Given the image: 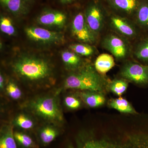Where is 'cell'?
Listing matches in <instances>:
<instances>
[{"label": "cell", "instance_id": "1", "mask_svg": "<svg viewBox=\"0 0 148 148\" xmlns=\"http://www.w3.org/2000/svg\"><path fill=\"white\" fill-rule=\"evenodd\" d=\"M11 66L16 76L29 84H47L53 78V66L42 56L21 54L13 60Z\"/></svg>", "mask_w": 148, "mask_h": 148}, {"label": "cell", "instance_id": "2", "mask_svg": "<svg viewBox=\"0 0 148 148\" xmlns=\"http://www.w3.org/2000/svg\"><path fill=\"white\" fill-rule=\"evenodd\" d=\"M110 82L98 73L94 66L85 64L71 71L66 78L64 86L66 89L92 91L104 93L108 89Z\"/></svg>", "mask_w": 148, "mask_h": 148}, {"label": "cell", "instance_id": "3", "mask_svg": "<svg viewBox=\"0 0 148 148\" xmlns=\"http://www.w3.org/2000/svg\"><path fill=\"white\" fill-rule=\"evenodd\" d=\"M29 108L32 113L43 120L52 123H61L64 120L58 100L54 96L38 97L29 102Z\"/></svg>", "mask_w": 148, "mask_h": 148}, {"label": "cell", "instance_id": "4", "mask_svg": "<svg viewBox=\"0 0 148 148\" xmlns=\"http://www.w3.org/2000/svg\"><path fill=\"white\" fill-rule=\"evenodd\" d=\"M84 8L88 27L99 37L107 24L108 9L103 0H87L84 5Z\"/></svg>", "mask_w": 148, "mask_h": 148}, {"label": "cell", "instance_id": "5", "mask_svg": "<svg viewBox=\"0 0 148 148\" xmlns=\"http://www.w3.org/2000/svg\"><path fill=\"white\" fill-rule=\"evenodd\" d=\"M109 11L107 23L112 32L129 41L137 40L143 34L132 20Z\"/></svg>", "mask_w": 148, "mask_h": 148}, {"label": "cell", "instance_id": "6", "mask_svg": "<svg viewBox=\"0 0 148 148\" xmlns=\"http://www.w3.org/2000/svg\"><path fill=\"white\" fill-rule=\"evenodd\" d=\"M73 14L71 32L75 38L81 42L94 44L98 37L91 31L88 25L85 16L84 5L77 6Z\"/></svg>", "mask_w": 148, "mask_h": 148}, {"label": "cell", "instance_id": "7", "mask_svg": "<svg viewBox=\"0 0 148 148\" xmlns=\"http://www.w3.org/2000/svg\"><path fill=\"white\" fill-rule=\"evenodd\" d=\"M101 45L118 61H126L132 55V47L130 41L113 32L103 37Z\"/></svg>", "mask_w": 148, "mask_h": 148}, {"label": "cell", "instance_id": "8", "mask_svg": "<svg viewBox=\"0 0 148 148\" xmlns=\"http://www.w3.org/2000/svg\"><path fill=\"white\" fill-rule=\"evenodd\" d=\"M120 76L137 85L148 87V66L126 60L121 68Z\"/></svg>", "mask_w": 148, "mask_h": 148}, {"label": "cell", "instance_id": "9", "mask_svg": "<svg viewBox=\"0 0 148 148\" xmlns=\"http://www.w3.org/2000/svg\"><path fill=\"white\" fill-rule=\"evenodd\" d=\"M69 14L64 10L44 8L37 15L36 21L40 25L53 29H61L66 25Z\"/></svg>", "mask_w": 148, "mask_h": 148}, {"label": "cell", "instance_id": "10", "mask_svg": "<svg viewBox=\"0 0 148 148\" xmlns=\"http://www.w3.org/2000/svg\"><path fill=\"white\" fill-rule=\"evenodd\" d=\"M25 32L29 39L39 44H58L64 41V36L60 32L51 31L41 27H27Z\"/></svg>", "mask_w": 148, "mask_h": 148}, {"label": "cell", "instance_id": "11", "mask_svg": "<svg viewBox=\"0 0 148 148\" xmlns=\"http://www.w3.org/2000/svg\"><path fill=\"white\" fill-rule=\"evenodd\" d=\"M5 11L16 18L25 17L34 8L36 0H0Z\"/></svg>", "mask_w": 148, "mask_h": 148}, {"label": "cell", "instance_id": "12", "mask_svg": "<svg viewBox=\"0 0 148 148\" xmlns=\"http://www.w3.org/2000/svg\"><path fill=\"white\" fill-rule=\"evenodd\" d=\"M108 9L114 13L133 21L142 0H103Z\"/></svg>", "mask_w": 148, "mask_h": 148}, {"label": "cell", "instance_id": "13", "mask_svg": "<svg viewBox=\"0 0 148 148\" xmlns=\"http://www.w3.org/2000/svg\"><path fill=\"white\" fill-rule=\"evenodd\" d=\"M132 55L135 61L148 66V33H143L136 40L132 47Z\"/></svg>", "mask_w": 148, "mask_h": 148}, {"label": "cell", "instance_id": "14", "mask_svg": "<svg viewBox=\"0 0 148 148\" xmlns=\"http://www.w3.org/2000/svg\"><path fill=\"white\" fill-rule=\"evenodd\" d=\"M133 21L143 33H148V0H142Z\"/></svg>", "mask_w": 148, "mask_h": 148}, {"label": "cell", "instance_id": "15", "mask_svg": "<svg viewBox=\"0 0 148 148\" xmlns=\"http://www.w3.org/2000/svg\"><path fill=\"white\" fill-rule=\"evenodd\" d=\"M80 98L88 107L96 108L105 104L106 98L104 93L92 91H82L79 93Z\"/></svg>", "mask_w": 148, "mask_h": 148}, {"label": "cell", "instance_id": "16", "mask_svg": "<svg viewBox=\"0 0 148 148\" xmlns=\"http://www.w3.org/2000/svg\"><path fill=\"white\" fill-rule=\"evenodd\" d=\"M61 58L66 68L71 71L79 69L85 64L80 56L71 50L63 51Z\"/></svg>", "mask_w": 148, "mask_h": 148}, {"label": "cell", "instance_id": "17", "mask_svg": "<svg viewBox=\"0 0 148 148\" xmlns=\"http://www.w3.org/2000/svg\"><path fill=\"white\" fill-rule=\"evenodd\" d=\"M115 66L113 56L108 53H102L95 60L94 67L97 71L104 75Z\"/></svg>", "mask_w": 148, "mask_h": 148}, {"label": "cell", "instance_id": "18", "mask_svg": "<svg viewBox=\"0 0 148 148\" xmlns=\"http://www.w3.org/2000/svg\"><path fill=\"white\" fill-rule=\"evenodd\" d=\"M109 106L111 108L115 109L123 113L135 114L138 112L127 100L121 97L112 99L109 101Z\"/></svg>", "mask_w": 148, "mask_h": 148}, {"label": "cell", "instance_id": "19", "mask_svg": "<svg viewBox=\"0 0 148 148\" xmlns=\"http://www.w3.org/2000/svg\"><path fill=\"white\" fill-rule=\"evenodd\" d=\"M0 148H17L12 127L4 128L0 139Z\"/></svg>", "mask_w": 148, "mask_h": 148}, {"label": "cell", "instance_id": "20", "mask_svg": "<svg viewBox=\"0 0 148 148\" xmlns=\"http://www.w3.org/2000/svg\"><path fill=\"white\" fill-rule=\"evenodd\" d=\"M81 142L78 148H119L120 147L105 140H96L91 138Z\"/></svg>", "mask_w": 148, "mask_h": 148}, {"label": "cell", "instance_id": "21", "mask_svg": "<svg viewBox=\"0 0 148 148\" xmlns=\"http://www.w3.org/2000/svg\"><path fill=\"white\" fill-rule=\"evenodd\" d=\"M69 48L71 50L81 56H91L96 52V48L94 47L84 43L71 45Z\"/></svg>", "mask_w": 148, "mask_h": 148}, {"label": "cell", "instance_id": "22", "mask_svg": "<svg viewBox=\"0 0 148 148\" xmlns=\"http://www.w3.org/2000/svg\"><path fill=\"white\" fill-rule=\"evenodd\" d=\"M128 82L122 78L115 79L109 82L108 89L115 95L120 97L127 90Z\"/></svg>", "mask_w": 148, "mask_h": 148}, {"label": "cell", "instance_id": "23", "mask_svg": "<svg viewBox=\"0 0 148 148\" xmlns=\"http://www.w3.org/2000/svg\"><path fill=\"white\" fill-rule=\"evenodd\" d=\"M58 135L57 130L52 126L49 125L43 127L40 132V139L45 144L52 142Z\"/></svg>", "mask_w": 148, "mask_h": 148}, {"label": "cell", "instance_id": "24", "mask_svg": "<svg viewBox=\"0 0 148 148\" xmlns=\"http://www.w3.org/2000/svg\"><path fill=\"white\" fill-rule=\"evenodd\" d=\"M0 29L2 32L8 36H14L16 34V29L12 24L11 19L5 14L1 15Z\"/></svg>", "mask_w": 148, "mask_h": 148}, {"label": "cell", "instance_id": "25", "mask_svg": "<svg viewBox=\"0 0 148 148\" xmlns=\"http://www.w3.org/2000/svg\"><path fill=\"white\" fill-rule=\"evenodd\" d=\"M14 123L22 129H32L34 125L33 120L25 114H21L16 116L14 119Z\"/></svg>", "mask_w": 148, "mask_h": 148}, {"label": "cell", "instance_id": "26", "mask_svg": "<svg viewBox=\"0 0 148 148\" xmlns=\"http://www.w3.org/2000/svg\"><path fill=\"white\" fill-rule=\"evenodd\" d=\"M14 137L16 141L24 148H32L34 145V142L29 135L21 132L14 133Z\"/></svg>", "mask_w": 148, "mask_h": 148}, {"label": "cell", "instance_id": "27", "mask_svg": "<svg viewBox=\"0 0 148 148\" xmlns=\"http://www.w3.org/2000/svg\"><path fill=\"white\" fill-rule=\"evenodd\" d=\"M61 8H73L77 6L84 5L87 0H51Z\"/></svg>", "mask_w": 148, "mask_h": 148}, {"label": "cell", "instance_id": "28", "mask_svg": "<svg viewBox=\"0 0 148 148\" xmlns=\"http://www.w3.org/2000/svg\"><path fill=\"white\" fill-rule=\"evenodd\" d=\"M6 90L9 96L14 100H18L22 96V92L20 88L17 85L12 82L7 85Z\"/></svg>", "mask_w": 148, "mask_h": 148}, {"label": "cell", "instance_id": "29", "mask_svg": "<svg viewBox=\"0 0 148 148\" xmlns=\"http://www.w3.org/2000/svg\"><path fill=\"white\" fill-rule=\"evenodd\" d=\"M80 99L74 95L66 96L64 99V103L67 108L75 110L79 108L82 106Z\"/></svg>", "mask_w": 148, "mask_h": 148}, {"label": "cell", "instance_id": "30", "mask_svg": "<svg viewBox=\"0 0 148 148\" xmlns=\"http://www.w3.org/2000/svg\"><path fill=\"white\" fill-rule=\"evenodd\" d=\"M4 78L1 74L0 75V88L3 90L4 86Z\"/></svg>", "mask_w": 148, "mask_h": 148}]
</instances>
